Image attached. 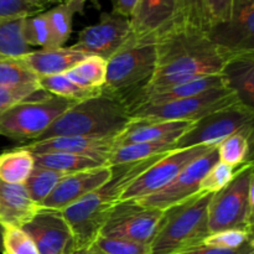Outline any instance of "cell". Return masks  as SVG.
<instances>
[{
	"label": "cell",
	"instance_id": "obj_1",
	"mask_svg": "<svg viewBox=\"0 0 254 254\" xmlns=\"http://www.w3.org/2000/svg\"><path fill=\"white\" fill-rule=\"evenodd\" d=\"M155 45L156 62L150 81L128 96L163 91L191 79L221 74L233 56L213 44L206 32L184 25L159 36Z\"/></svg>",
	"mask_w": 254,
	"mask_h": 254
},
{
	"label": "cell",
	"instance_id": "obj_2",
	"mask_svg": "<svg viewBox=\"0 0 254 254\" xmlns=\"http://www.w3.org/2000/svg\"><path fill=\"white\" fill-rule=\"evenodd\" d=\"M165 154L145 160L111 166L112 176L106 184L61 211L73 233L77 251L87 250L93 245L101 236L102 228L113 208L121 202L124 191Z\"/></svg>",
	"mask_w": 254,
	"mask_h": 254
},
{
	"label": "cell",
	"instance_id": "obj_3",
	"mask_svg": "<svg viewBox=\"0 0 254 254\" xmlns=\"http://www.w3.org/2000/svg\"><path fill=\"white\" fill-rule=\"evenodd\" d=\"M130 121L127 102L103 88L91 98L76 102L37 140L57 136H118Z\"/></svg>",
	"mask_w": 254,
	"mask_h": 254
},
{
	"label": "cell",
	"instance_id": "obj_4",
	"mask_svg": "<svg viewBox=\"0 0 254 254\" xmlns=\"http://www.w3.org/2000/svg\"><path fill=\"white\" fill-rule=\"evenodd\" d=\"M212 195L198 192L164 210L163 223L150 243V253L175 254L202 245L210 235L208 206Z\"/></svg>",
	"mask_w": 254,
	"mask_h": 254
},
{
	"label": "cell",
	"instance_id": "obj_5",
	"mask_svg": "<svg viewBox=\"0 0 254 254\" xmlns=\"http://www.w3.org/2000/svg\"><path fill=\"white\" fill-rule=\"evenodd\" d=\"M254 168L247 161L236 169L232 181L213 193L208 206L210 233L237 230L253 233Z\"/></svg>",
	"mask_w": 254,
	"mask_h": 254
},
{
	"label": "cell",
	"instance_id": "obj_6",
	"mask_svg": "<svg viewBox=\"0 0 254 254\" xmlns=\"http://www.w3.org/2000/svg\"><path fill=\"white\" fill-rule=\"evenodd\" d=\"M76 103L41 89L0 116V135L15 141H35Z\"/></svg>",
	"mask_w": 254,
	"mask_h": 254
},
{
	"label": "cell",
	"instance_id": "obj_7",
	"mask_svg": "<svg viewBox=\"0 0 254 254\" xmlns=\"http://www.w3.org/2000/svg\"><path fill=\"white\" fill-rule=\"evenodd\" d=\"M156 62L155 40L131 39L107 61L103 88L122 98L143 88L154 73Z\"/></svg>",
	"mask_w": 254,
	"mask_h": 254
},
{
	"label": "cell",
	"instance_id": "obj_8",
	"mask_svg": "<svg viewBox=\"0 0 254 254\" xmlns=\"http://www.w3.org/2000/svg\"><path fill=\"white\" fill-rule=\"evenodd\" d=\"M242 103L230 87L210 89L207 92L163 103H140L129 107L131 118L149 121L196 122L220 109Z\"/></svg>",
	"mask_w": 254,
	"mask_h": 254
},
{
	"label": "cell",
	"instance_id": "obj_9",
	"mask_svg": "<svg viewBox=\"0 0 254 254\" xmlns=\"http://www.w3.org/2000/svg\"><path fill=\"white\" fill-rule=\"evenodd\" d=\"M254 108L243 103L233 104L193 122L178 139L175 149L190 146L218 145L232 134L254 128Z\"/></svg>",
	"mask_w": 254,
	"mask_h": 254
},
{
	"label": "cell",
	"instance_id": "obj_10",
	"mask_svg": "<svg viewBox=\"0 0 254 254\" xmlns=\"http://www.w3.org/2000/svg\"><path fill=\"white\" fill-rule=\"evenodd\" d=\"M164 211L136 201H122L109 215L101 236L150 245L163 223Z\"/></svg>",
	"mask_w": 254,
	"mask_h": 254
},
{
	"label": "cell",
	"instance_id": "obj_11",
	"mask_svg": "<svg viewBox=\"0 0 254 254\" xmlns=\"http://www.w3.org/2000/svg\"><path fill=\"white\" fill-rule=\"evenodd\" d=\"M215 146V145H213ZM212 146L197 145L174 149L144 171L122 195V201H136L158 192L170 184L186 166L207 153Z\"/></svg>",
	"mask_w": 254,
	"mask_h": 254
},
{
	"label": "cell",
	"instance_id": "obj_12",
	"mask_svg": "<svg viewBox=\"0 0 254 254\" xmlns=\"http://www.w3.org/2000/svg\"><path fill=\"white\" fill-rule=\"evenodd\" d=\"M130 19L114 12H104L97 24L78 32L72 49L87 56H98L108 61L131 39Z\"/></svg>",
	"mask_w": 254,
	"mask_h": 254
},
{
	"label": "cell",
	"instance_id": "obj_13",
	"mask_svg": "<svg viewBox=\"0 0 254 254\" xmlns=\"http://www.w3.org/2000/svg\"><path fill=\"white\" fill-rule=\"evenodd\" d=\"M218 161L217 145L212 146L202 156L189 164L170 184L158 192L136 200L140 205L159 210L175 206L198 193L200 183L208 170Z\"/></svg>",
	"mask_w": 254,
	"mask_h": 254
},
{
	"label": "cell",
	"instance_id": "obj_14",
	"mask_svg": "<svg viewBox=\"0 0 254 254\" xmlns=\"http://www.w3.org/2000/svg\"><path fill=\"white\" fill-rule=\"evenodd\" d=\"M207 36L232 55L254 54V0H235L231 19L215 25Z\"/></svg>",
	"mask_w": 254,
	"mask_h": 254
},
{
	"label": "cell",
	"instance_id": "obj_15",
	"mask_svg": "<svg viewBox=\"0 0 254 254\" xmlns=\"http://www.w3.org/2000/svg\"><path fill=\"white\" fill-rule=\"evenodd\" d=\"M22 230L31 237L40 254H73V233L61 211L41 208Z\"/></svg>",
	"mask_w": 254,
	"mask_h": 254
},
{
	"label": "cell",
	"instance_id": "obj_16",
	"mask_svg": "<svg viewBox=\"0 0 254 254\" xmlns=\"http://www.w3.org/2000/svg\"><path fill=\"white\" fill-rule=\"evenodd\" d=\"M181 25L180 0H138L130 17L134 39L155 40Z\"/></svg>",
	"mask_w": 254,
	"mask_h": 254
},
{
	"label": "cell",
	"instance_id": "obj_17",
	"mask_svg": "<svg viewBox=\"0 0 254 254\" xmlns=\"http://www.w3.org/2000/svg\"><path fill=\"white\" fill-rule=\"evenodd\" d=\"M112 176L108 165L68 174L41 203L42 208L64 211L106 184Z\"/></svg>",
	"mask_w": 254,
	"mask_h": 254
},
{
	"label": "cell",
	"instance_id": "obj_18",
	"mask_svg": "<svg viewBox=\"0 0 254 254\" xmlns=\"http://www.w3.org/2000/svg\"><path fill=\"white\" fill-rule=\"evenodd\" d=\"M117 136H57L24 145L32 154L67 153L89 156L107 164L117 148Z\"/></svg>",
	"mask_w": 254,
	"mask_h": 254
},
{
	"label": "cell",
	"instance_id": "obj_19",
	"mask_svg": "<svg viewBox=\"0 0 254 254\" xmlns=\"http://www.w3.org/2000/svg\"><path fill=\"white\" fill-rule=\"evenodd\" d=\"M193 122L149 121L131 118L130 123L117 136V146L135 143H151L160 140H175L190 129Z\"/></svg>",
	"mask_w": 254,
	"mask_h": 254
},
{
	"label": "cell",
	"instance_id": "obj_20",
	"mask_svg": "<svg viewBox=\"0 0 254 254\" xmlns=\"http://www.w3.org/2000/svg\"><path fill=\"white\" fill-rule=\"evenodd\" d=\"M30 197L24 184H7L0 180V225L22 227L41 210Z\"/></svg>",
	"mask_w": 254,
	"mask_h": 254
},
{
	"label": "cell",
	"instance_id": "obj_21",
	"mask_svg": "<svg viewBox=\"0 0 254 254\" xmlns=\"http://www.w3.org/2000/svg\"><path fill=\"white\" fill-rule=\"evenodd\" d=\"M86 57V54L76 51L69 46L59 49H40L35 51L31 50L20 56V60L37 78H41L66 73Z\"/></svg>",
	"mask_w": 254,
	"mask_h": 254
},
{
	"label": "cell",
	"instance_id": "obj_22",
	"mask_svg": "<svg viewBox=\"0 0 254 254\" xmlns=\"http://www.w3.org/2000/svg\"><path fill=\"white\" fill-rule=\"evenodd\" d=\"M227 86L226 77L221 73L191 79V81L184 82V83L163 89V91L151 92V93L146 94H133V96H128L123 99L127 102L128 107L140 103H163V102L189 98V97L197 96V94L207 92L210 89L222 88V87Z\"/></svg>",
	"mask_w": 254,
	"mask_h": 254
},
{
	"label": "cell",
	"instance_id": "obj_23",
	"mask_svg": "<svg viewBox=\"0 0 254 254\" xmlns=\"http://www.w3.org/2000/svg\"><path fill=\"white\" fill-rule=\"evenodd\" d=\"M222 74L240 101L254 108V54L233 55L226 64Z\"/></svg>",
	"mask_w": 254,
	"mask_h": 254
},
{
	"label": "cell",
	"instance_id": "obj_24",
	"mask_svg": "<svg viewBox=\"0 0 254 254\" xmlns=\"http://www.w3.org/2000/svg\"><path fill=\"white\" fill-rule=\"evenodd\" d=\"M84 0H64L56 6L47 10V19L50 25V42L47 49L64 47L71 37L73 16L83 12Z\"/></svg>",
	"mask_w": 254,
	"mask_h": 254
},
{
	"label": "cell",
	"instance_id": "obj_25",
	"mask_svg": "<svg viewBox=\"0 0 254 254\" xmlns=\"http://www.w3.org/2000/svg\"><path fill=\"white\" fill-rule=\"evenodd\" d=\"M35 168L34 154L25 146L0 154V180L24 184Z\"/></svg>",
	"mask_w": 254,
	"mask_h": 254
},
{
	"label": "cell",
	"instance_id": "obj_26",
	"mask_svg": "<svg viewBox=\"0 0 254 254\" xmlns=\"http://www.w3.org/2000/svg\"><path fill=\"white\" fill-rule=\"evenodd\" d=\"M175 140H160L151 143H135L128 145L117 146L109 156L107 165L114 166L121 164L134 163V161L145 160L153 156L169 153L175 149Z\"/></svg>",
	"mask_w": 254,
	"mask_h": 254
},
{
	"label": "cell",
	"instance_id": "obj_27",
	"mask_svg": "<svg viewBox=\"0 0 254 254\" xmlns=\"http://www.w3.org/2000/svg\"><path fill=\"white\" fill-rule=\"evenodd\" d=\"M35 165L52 170L64 171L67 174L78 173L88 169L101 168L107 165L106 163L97 159L83 155H74L67 153H42L34 154Z\"/></svg>",
	"mask_w": 254,
	"mask_h": 254
},
{
	"label": "cell",
	"instance_id": "obj_28",
	"mask_svg": "<svg viewBox=\"0 0 254 254\" xmlns=\"http://www.w3.org/2000/svg\"><path fill=\"white\" fill-rule=\"evenodd\" d=\"M73 83L87 89H103L107 78V60L87 56L64 73Z\"/></svg>",
	"mask_w": 254,
	"mask_h": 254
},
{
	"label": "cell",
	"instance_id": "obj_29",
	"mask_svg": "<svg viewBox=\"0 0 254 254\" xmlns=\"http://www.w3.org/2000/svg\"><path fill=\"white\" fill-rule=\"evenodd\" d=\"M254 128L246 129L232 134L217 145L218 161L237 169L251 161V148L253 141Z\"/></svg>",
	"mask_w": 254,
	"mask_h": 254
},
{
	"label": "cell",
	"instance_id": "obj_30",
	"mask_svg": "<svg viewBox=\"0 0 254 254\" xmlns=\"http://www.w3.org/2000/svg\"><path fill=\"white\" fill-rule=\"evenodd\" d=\"M68 175L64 171L52 170L35 165L27 180L24 183L25 189L35 202L41 205L55 190L57 185Z\"/></svg>",
	"mask_w": 254,
	"mask_h": 254
},
{
	"label": "cell",
	"instance_id": "obj_31",
	"mask_svg": "<svg viewBox=\"0 0 254 254\" xmlns=\"http://www.w3.org/2000/svg\"><path fill=\"white\" fill-rule=\"evenodd\" d=\"M39 84L41 89L54 94V96L62 97V98L71 99V101L79 102L83 99L91 98V97L98 94L102 89H87L78 84L73 83L69 78L62 74H55V76L41 77L39 78Z\"/></svg>",
	"mask_w": 254,
	"mask_h": 254
},
{
	"label": "cell",
	"instance_id": "obj_32",
	"mask_svg": "<svg viewBox=\"0 0 254 254\" xmlns=\"http://www.w3.org/2000/svg\"><path fill=\"white\" fill-rule=\"evenodd\" d=\"M22 19L0 20V55L20 57L31 51L22 39Z\"/></svg>",
	"mask_w": 254,
	"mask_h": 254
},
{
	"label": "cell",
	"instance_id": "obj_33",
	"mask_svg": "<svg viewBox=\"0 0 254 254\" xmlns=\"http://www.w3.org/2000/svg\"><path fill=\"white\" fill-rule=\"evenodd\" d=\"M0 84L10 87L40 86L39 78L22 64L20 57L0 55Z\"/></svg>",
	"mask_w": 254,
	"mask_h": 254
},
{
	"label": "cell",
	"instance_id": "obj_34",
	"mask_svg": "<svg viewBox=\"0 0 254 254\" xmlns=\"http://www.w3.org/2000/svg\"><path fill=\"white\" fill-rule=\"evenodd\" d=\"M22 39L29 47L47 49L50 42V25L46 10L25 17L22 21Z\"/></svg>",
	"mask_w": 254,
	"mask_h": 254
},
{
	"label": "cell",
	"instance_id": "obj_35",
	"mask_svg": "<svg viewBox=\"0 0 254 254\" xmlns=\"http://www.w3.org/2000/svg\"><path fill=\"white\" fill-rule=\"evenodd\" d=\"M2 226V254H40L36 245L21 227Z\"/></svg>",
	"mask_w": 254,
	"mask_h": 254
},
{
	"label": "cell",
	"instance_id": "obj_36",
	"mask_svg": "<svg viewBox=\"0 0 254 254\" xmlns=\"http://www.w3.org/2000/svg\"><path fill=\"white\" fill-rule=\"evenodd\" d=\"M89 248L98 254H151L150 245L104 236H99Z\"/></svg>",
	"mask_w": 254,
	"mask_h": 254
},
{
	"label": "cell",
	"instance_id": "obj_37",
	"mask_svg": "<svg viewBox=\"0 0 254 254\" xmlns=\"http://www.w3.org/2000/svg\"><path fill=\"white\" fill-rule=\"evenodd\" d=\"M236 169L230 165L217 161L210 170L206 173L200 183L198 192L201 193H216L232 181Z\"/></svg>",
	"mask_w": 254,
	"mask_h": 254
},
{
	"label": "cell",
	"instance_id": "obj_38",
	"mask_svg": "<svg viewBox=\"0 0 254 254\" xmlns=\"http://www.w3.org/2000/svg\"><path fill=\"white\" fill-rule=\"evenodd\" d=\"M253 240V233L245 231L228 230L221 232L210 233L203 240L202 245L207 247L220 248V250H238Z\"/></svg>",
	"mask_w": 254,
	"mask_h": 254
},
{
	"label": "cell",
	"instance_id": "obj_39",
	"mask_svg": "<svg viewBox=\"0 0 254 254\" xmlns=\"http://www.w3.org/2000/svg\"><path fill=\"white\" fill-rule=\"evenodd\" d=\"M235 0H202L207 32L215 25L226 22L231 19Z\"/></svg>",
	"mask_w": 254,
	"mask_h": 254
},
{
	"label": "cell",
	"instance_id": "obj_40",
	"mask_svg": "<svg viewBox=\"0 0 254 254\" xmlns=\"http://www.w3.org/2000/svg\"><path fill=\"white\" fill-rule=\"evenodd\" d=\"M181 25L193 27L207 34L202 0H180Z\"/></svg>",
	"mask_w": 254,
	"mask_h": 254
},
{
	"label": "cell",
	"instance_id": "obj_41",
	"mask_svg": "<svg viewBox=\"0 0 254 254\" xmlns=\"http://www.w3.org/2000/svg\"><path fill=\"white\" fill-rule=\"evenodd\" d=\"M40 91H41L40 86L10 87L0 84V116L9 111L15 104L35 96Z\"/></svg>",
	"mask_w": 254,
	"mask_h": 254
},
{
	"label": "cell",
	"instance_id": "obj_42",
	"mask_svg": "<svg viewBox=\"0 0 254 254\" xmlns=\"http://www.w3.org/2000/svg\"><path fill=\"white\" fill-rule=\"evenodd\" d=\"M42 11L45 9L34 5L29 0H0V20L22 19Z\"/></svg>",
	"mask_w": 254,
	"mask_h": 254
},
{
	"label": "cell",
	"instance_id": "obj_43",
	"mask_svg": "<svg viewBox=\"0 0 254 254\" xmlns=\"http://www.w3.org/2000/svg\"><path fill=\"white\" fill-rule=\"evenodd\" d=\"M252 241V240H251ZM250 241V242H251ZM248 242V243H250ZM247 243V245H248ZM245 245L243 247L238 248V250H220V248H213V247H207V246H196V247L189 248V250L183 251V252H179L175 254H241L243 252V250L246 248Z\"/></svg>",
	"mask_w": 254,
	"mask_h": 254
},
{
	"label": "cell",
	"instance_id": "obj_44",
	"mask_svg": "<svg viewBox=\"0 0 254 254\" xmlns=\"http://www.w3.org/2000/svg\"><path fill=\"white\" fill-rule=\"evenodd\" d=\"M111 1L112 7H113L112 12L128 17V19H130L136 4H138V0H111Z\"/></svg>",
	"mask_w": 254,
	"mask_h": 254
},
{
	"label": "cell",
	"instance_id": "obj_45",
	"mask_svg": "<svg viewBox=\"0 0 254 254\" xmlns=\"http://www.w3.org/2000/svg\"><path fill=\"white\" fill-rule=\"evenodd\" d=\"M241 254H254V241L253 240L251 241L247 246H246V248L243 250V252Z\"/></svg>",
	"mask_w": 254,
	"mask_h": 254
},
{
	"label": "cell",
	"instance_id": "obj_46",
	"mask_svg": "<svg viewBox=\"0 0 254 254\" xmlns=\"http://www.w3.org/2000/svg\"><path fill=\"white\" fill-rule=\"evenodd\" d=\"M64 1V0H41V5L42 6L46 9V6H49V5L51 4H59V2Z\"/></svg>",
	"mask_w": 254,
	"mask_h": 254
},
{
	"label": "cell",
	"instance_id": "obj_47",
	"mask_svg": "<svg viewBox=\"0 0 254 254\" xmlns=\"http://www.w3.org/2000/svg\"><path fill=\"white\" fill-rule=\"evenodd\" d=\"M73 254H98V253H96L93 250H91V248H87V250L76 251Z\"/></svg>",
	"mask_w": 254,
	"mask_h": 254
},
{
	"label": "cell",
	"instance_id": "obj_48",
	"mask_svg": "<svg viewBox=\"0 0 254 254\" xmlns=\"http://www.w3.org/2000/svg\"><path fill=\"white\" fill-rule=\"evenodd\" d=\"M29 1L32 2V4H34V5H37V6L42 7V9H45V7L41 5V0H29ZM45 10H46V9H45Z\"/></svg>",
	"mask_w": 254,
	"mask_h": 254
},
{
	"label": "cell",
	"instance_id": "obj_49",
	"mask_svg": "<svg viewBox=\"0 0 254 254\" xmlns=\"http://www.w3.org/2000/svg\"><path fill=\"white\" fill-rule=\"evenodd\" d=\"M1 241H2V226L0 225V253H1Z\"/></svg>",
	"mask_w": 254,
	"mask_h": 254
},
{
	"label": "cell",
	"instance_id": "obj_50",
	"mask_svg": "<svg viewBox=\"0 0 254 254\" xmlns=\"http://www.w3.org/2000/svg\"><path fill=\"white\" fill-rule=\"evenodd\" d=\"M84 1H98V0H84Z\"/></svg>",
	"mask_w": 254,
	"mask_h": 254
}]
</instances>
